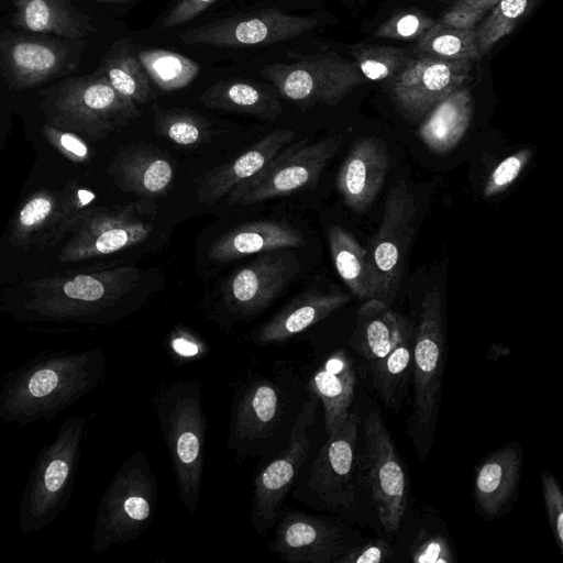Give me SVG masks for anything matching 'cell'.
<instances>
[{
    "label": "cell",
    "instance_id": "obj_1",
    "mask_svg": "<svg viewBox=\"0 0 563 563\" xmlns=\"http://www.w3.org/2000/svg\"><path fill=\"white\" fill-rule=\"evenodd\" d=\"M104 379L101 350L42 352L4 376L0 422L26 426L52 420Z\"/></svg>",
    "mask_w": 563,
    "mask_h": 563
},
{
    "label": "cell",
    "instance_id": "obj_2",
    "mask_svg": "<svg viewBox=\"0 0 563 563\" xmlns=\"http://www.w3.org/2000/svg\"><path fill=\"white\" fill-rule=\"evenodd\" d=\"M45 123L96 142L124 128L142 113L119 93L97 68L90 75L67 76L40 90Z\"/></svg>",
    "mask_w": 563,
    "mask_h": 563
},
{
    "label": "cell",
    "instance_id": "obj_3",
    "mask_svg": "<svg viewBox=\"0 0 563 563\" xmlns=\"http://www.w3.org/2000/svg\"><path fill=\"white\" fill-rule=\"evenodd\" d=\"M86 423V416L67 418L55 439L38 452L18 508V528L23 534L51 525L69 503Z\"/></svg>",
    "mask_w": 563,
    "mask_h": 563
},
{
    "label": "cell",
    "instance_id": "obj_4",
    "mask_svg": "<svg viewBox=\"0 0 563 563\" xmlns=\"http://www.w3.org/2000/svg\"><path fill=\"white\" fill-rule=\"evenodd\" d=\"M177 489L184 507L195 515L200 499L207 420L197 382H178L156 398Z\"/></svg>",
    "mask_w": 563,
    "mask_h": 563
},
{
    "label": "cell",
    "instance_id": "obj_5",
    "mask_svg": "<svg viewBox=\"0 0 563 563\" xmlns=\"http://www.w3.org/2000/svg\"><path fill=\"white\" fill-rule=\"evenodd\" d=\"M140 269L120 266L96 272L58 274L26 285L23 309L45 320H80L113 307L140 279Z\"/></svg>",
    "mask_w": 563,
    "mask_h": 563
},
{
    "label": "cell",
    "instance_id": "obj_6",
    "mask_svg": "<svg viewBox=\"0 0 563 563\" xmlns=\"http://www.w3.org/2000/svg\"><path fill=\"white\" fill-rule=\"evenodd\" d=\"M157 504L155 476L143 452L128 457L114 473L97 508L91 549L137 539L151 525Z\"/></svg>",
    "mask_w": 563,
    "mask_h": 563
},
{
    "label": "cell",
    "instance_id": "obj_7",
    "mask_svg": "<svg viewBox=\"0 0 563 563\" xmlns=\"http://www.w3.org/2000/svg\"><path fill=\"white\" fill-rule=\"evenodd\" d=\"M442 301L438 290L424 294L412 353L413 398L410 431L421 455L433 440L444 369Z\"/></svg>",
    "mask_w": 563,
    "mask_h": 563
},
{
    "label": "cell",
    "instance_id": "obj_8",
    "mask_svg": "<svg viewBox=\"0 0 563 563\" xmlns=\"http://www.w3.org/2000/svg\"><path fill=\"white\" fill-rule=\"evenodd\" d=\"M86 43L41 33L0 32V73L15 90L31 89L75 73Z\"/></svg>",
    "mask_w": 563,
    "mask_h": 563
},
{
    "label": "cell",
    "instance_id": "obj_9",
    "mask_svg": "<svg viewBox=\"0 0 563 563\" xmlns=\"http://www.w3.org/2000/svg\"><path fill=\"white\" fill-rule=\"evenodd\" d=\"M156 206L137 201L113 207H90L62 249L63 263L109 255L143 243L151 234Z\"/></svg>",
    "mask_w": 563,
    "mask_h": 563
},
{
    "label": "cell",
    "instance_id": "obj_10",
    "mask_svg": "<svg viewBox=\"0 0 563 563\" xmlns=\"http://www.w3.org/2000/svg\"><path fill=\"white\" fill-rule=\"evenodd\" d=\"M341 135L314 143H289L260 173L228 194L231 205L247 206L311 188L338 151Z\"/></svg>",
    "mask_w": 563,
    "mask_h": 563
},
{
    "label": "cell",
    "instance_id": "obj_11",
    "mask_svg": "<svg viewBox=\"0 0 563 563\" xmlns=\"http://www.w3.org/2000/svg\"><path fill=\"white\" fill-rule=\"evenodd\" d=\"M361 418L349 413L344 424L319 450L302 485L294 497L331 511L350 509L355 504L357 431Z\"/></svg>",
    "mask_w": 563,
    "mask_h": 563
},
{
    "label": "cell",
    "instance_id": "obj_12",
    "mask_svg": "<svg viewBox=\"0 0 563 563\" xmlns=\"http://www.w3.org/2000/svg\"><path fill=\"white\" fill-rule=\"evenodd\" d=\"M318 405V397L311 394L291 426L287 446L254 478L250 516L260 534H266L275 526L284 500L308 457Z\"/></svg>",
    "mask_w": 563,
    "mask_h": 563
},
{
    "label": "cell",
    "instance_id": "obj_13",
    "mask_svg": "<svg viewBox=\"0 0 563 563\" xmlns=\"http://www.w3.org/2000/svg\"><path fill=\"white\" fill-rule=\"evenodd\" d=\"M416 219L415 197L408 191L406 181L400 180L387 196L380 225L366 250L374 298L387 305L399 289Z\"/></svg>",
    "mask_w": 563,
    "mask_h": 563
},
{
    "label": "cell",
    "instance_id": "obj_14",
    "mask_svg": "<svg viewBox=\"0 0 563 563\" xmlns=\"http://www.w3.org/2000/svg\"><path fill=\"white\" fill-rule=\"evenodd\" d=\"M96 196L77 181L63 190L42 188L25 198L14 216L9 241L23 249L47 247L74 230Z\"/></svg>",
    "mask_w": 563,
    "mask_h": 563
},
{
    "label": "cell",
    "instance_id": "obj_15",
    "mask_svg": "<svg viewBox=\"0 0 563 563\" xmlns=\"http://www.w3.org/2000/svg\"><path fill=\"white\" fill-rule=\"evenodd\" d=\"M262 75L286 99L299 104H334L366 81L355 62L318 54L291 64H269Z\"/></svg>",
    "mask_w": 563,
    "mask_h": 563
},
{
    "label": "cell",
    "instance_id": "obj_16",
    "mask_svg": "<svg viewBox=\"0 0 563 563\" xmlns=\"http://www.w3.org/2000/svg\"><path fill=\"white\" fill-rule=\"evenodd\" d=\"M366 479L383 528L395 532L407 510L408 484L395 443L376 411L363 419Z\"/></svg>",
    "mask_w": 563,
    "mask_h": 563
},
{
    "label": "cell",
    "instance_id": "obj_17",
    "mask_svg": "<svg viewBox=\"0 0 563 563\" xmlns=\"http://www.w3.org/2000/svg\"><path fill=\"white\" fill-rule=\"evenodd\" d=\"M286 397L274 379L250 375L235 395L228 446L240 456L261 453L283 422Z\"/></svg>",
    "mask_w": 563,
    "mask_h": 563
},
{
    "label": "cell",
    "instance_id": "obj_18",
    "mask_svg": "<svg viewBox=\"0 0 563 563\" xmlns=\"http://www.w3.org/2000/svg\"><path fill=\"white\" fill-rule=\"evenodd\" d=\"M316 25L313 16L272 9L194 27L180 33L179 40L186 44L218 47L266 45L297 37Z\"/></svg>",
    "mask_w": 563,
    "mask_h": 563
},
{
    "label": "cell",
    "instance_id": "obj_19",
    "mask_svg": "<svg viewBox=\"0 0 563 563\" xmlns=\"http://www.w3.org/2000/svg\"><path fill=\"white\" fill-rule=\"evenodd\" d=\"M472 62L418 55L389 81L391 96L407 115L420 118L463 87L470 77Z\"/></svg>",
    "mask_w": 563,
    "mask_h": 563
},
{
    "label": "cell",
    "instance_id": "obj_20",
    "mask_svg": "<svg viewBox=\"0 0 563 563\" xmlns=\"http://www.w3.org/2000/svg\"><path fill=\"white\" fill-rule=\"evenodd\" d=\"M288 249L263 252L227 280L223 299L231 313L253 316L280 295L300 268L298 258Z\"/></svg>",
    "mask_w": 563,
    "mask_h": 563
},
{
    "label": "cell",
    "instance_id": "obj_21",
    "mask_svg": "<svg viewBox=\"0 0 563 563\" xmlns=\"http://www.w3.org/2000/svg\"><path fill=\"white\" fill-rule=\"evenodd\" d=\"M269 549L291 563H335L347 549L343 533L330 520L282 507Z\"/></svg>",
    "mask_w": 563,
    "mask_h": 563
},
{
    "label": "cell",
    "instance_id": "obj_22",
    "mask_svg": "<svg viewBox=\"0 0 563 563\" xmlns=\"http://www.w3.org/2000/svg\"><path fill=\"white\" fill-rule=\"evenodd\" d=\"M391 161L385 143L376 137L356 141L343 161L336 187L352 210L364 212L379 194Z\"/></svg>",
    "mask_w": 563,
    "mask_h": 563
},
{
    "label": "cell",
    "instance_id": "obj_23",
    "mask_svg": "<svg viewBox=\"0 0 563 563\" xmlns=\"http://www.w3.org/2000/svg\"><path fill=\"white\" fill-rule=\"evenodd\" d=\"M296 133L289 129H278L250 146L234 159L208 173L199 181L197 198L201 203L213 205L234 187L250 179L262 169L289 143Z\"/></svg>",
    "mask_w": 563,
    "mask_h": 563
},
{
    "label": "cell",
    "instance_id": "obj_24",
    "mask_svg": "<svg viewBox=\"0 0 563 563\" xmlns=\"http://www.w3.org/2000/svg\"><path fill=\"white\" fill-rule=\"evenodd\" d=\"M350 300L351 296L344 292L309 290L263 323L253 333L252 340L260 345L284 343L325 319Z\"/></svg>",
    "mask_w": 563,
    "mask_h": 563
},
{
    "label": "cell",
    "instance_id": "obj_25",
    "mask_svg": "<svg viewBox=\"0 0 563 563\" xmlns=\"http://www.w3.org/2000/svg\"><path fill=\"white\" fill-rule=\"evenodd\" d=\"M355 384L353 361L343 349L329 354L309 379L308 389L323 406L328 435L336 432L346 421L354 399Z\"/></svg>",
    "mask_w": 563,
    "mask_h": 563
},
{
    "label": "cell",
    "instance_id": "obj_26",
    "mask_svg": "<svg viewBox=\"0 0 563 563\" xmlns=\"http://www.w3.org/2000/svg\"><path fill=\"white\" fill-rule=\"evenodd\" d=\"M302 233L280 221H252L242 223L217 239L209 249V258L229 262L255 253L280 247H300Z\"/></svg>",
    "mask_w": 563,
    "mask_h": 563
},
{
    "label": "cell",
    "instance_id": "obj_27",
    "mask_svg": "<svg viewBox=\"0 0 563 563\" xmlns=\"http://www.w3.org/2000/svg\"><path fill=\"white\" fill-rule=\"evenodd\" d=\"M12 23L26 32L82 38L96 29L90 18L70 0H9Z\"/></svg>",
    "mask_w": 563,
    "mask_h": 563
},
{
    "label": "cell",
    "instance_id": "obj_28",
    "mask_svg": "<svg viewBox=\"0 0 563 563\" xmlns=\"http://www.w3.org/2000/svg\"><path fill=\"white\" fill-rule=\"evenodd\" d=\"M111 170L120 188L145 197L166 194L175 175L172 162L163 153L141 146L120 153Z\"/></svg>",
    "mask_w": 563,
    "mask_h": 563
},
{
    "label": "cell",
    "instance_id": "obj_29",
    "mask_svg": "<svg viewBox=\"0 0 563 563\" xmlns=\"http://www.w3.org/2000/svg\"><path fill=\"white\" fill-rule=\"evenodd\" d=\"M409 327L408 321L393 311L389 305L375 298L367 299L357 311L349 343L356 353L372 362L385 356Z\"/></svg>",
    "mask_w": 563,
    "mask_h": 563
},
{
    "label": "cell",
    "instance_id": "obj_30",
    "mask_svg": "<svg viewBox=\"0 0 563 563\" xmlns=\"http://www.w3.org/2000/svg\"><path fill=\"white\" fill-rule=\"evenodd\" d=\"M522 457L515 444L500 448L477 468L474 496L481 510L495 516L509 503L521 475Z\"/></svg>",
    "mask_w": 563,
    "mask_h": 563
},
{
    "label": "cell",
    "instance_id": "obj_31",
    "mask_svg": "<svg viewBox=\"0 0 563 563\" xmlns=\"http://www.w3.org/2000/svg\"><path fill=\"white\" fill-rule=\"evenodd\" d=\"M473 113L472 96L467 88H460L428 112L419 128V136L437 155L453 150L465 135Z\"/></svg>",
    "mask_w": 563,
    "mask_h": 563
},
{
    "label": "cell",
    "instance_id": "obj_32",
    "mask_svg": "<svg viewBox=\"0 0 563 563\" xmlns=\"http://www.w3.org/2000/svg\"><path fill=\"white\" fill-rule=\"evenodd\" d=\"M200 102L212 109L276 120L283 112L276 92L265 85L243 79L221 80L207 88Z\"/></svg>",
    "mask_w": 563,
    "mask_h": 563
},
{
    "label": "cell",
    "instance_id": "obj_33",
    "mask_svg": "<svg viewBox=\"0 0 563 563\" xmlns=\"http://www.w3.org/2000/svg\"><path fill=\"white\" fill-rule=\"evenodd\" d=\"M328 242L335 269L352 295L362 300L374 298V283L366 249L336 224L329 227Z\"/></svg>",
    "mask_w": 563,
    "mask_h": 563
},
{
    "label": "cell",
    "instance_id": "obj_34",
    "mask_svg": "<svg viewBox=\"0 0 563 563\" xmlns=\"http://www.w3.org/2000/svg\"><path fill=\"white\" fill-rule=\"evenodd\" d=\"M415 334L411 325L399 342L383 357L369 362L372 383L387 407L400 406L412 374Z\"/></svg>",
    "mask_w": 563,
    "mask_h": 563
},
{
    "label": "cell",
    "instance_id": "obj_35",
    "mask_svg": "<svg viewBox=\"0 0 563 563\" xmlns=\"http://www.w3.org/2000/svg\"><path fill=\"white\" fill-rule=\"evenodd\" d=\"M112 87L134 103H145L153 98L148 76L128 40L113 43L98 67Z\"/></svg>",
    "mask_w": 563,
    "mask_h": 563
},
{
    "label": "cell",
    "instance_id": "obj_36",
    "mask_svg": "<svg viewBox=\"0 0 563 563\" xmlns=\"http://www.w3.org/2000/svg\"><path fill=\"white\" fill-rule=\"evenodd\" d=\"M147 76L163 91H175L188 86L199 74L195 60L173 51L152 48L136 52Z\"/></svg>",
    "mask_w": 563,
    "mask_h": 563
},
{
    "label": "cell",
    "instance_id": "obj_37",
    "mask_svg": "<svg viewBox=\"0 0 563 563\" xmlns=\"http://www.w3.org/2000/svg\"><path fill=\"white\" fill-rule=\"evenodd\" d=\"M418 55L443 59H477L476 29H457L435 22L417 42Z\"/></svg>",
    "mask_w": 563,
    "mask_h": 563
},
{
    "label": "cell",
    "instance_id": "obj_38",
    "mask_svg": "<svg viewBox=\"0 0 563 563\" xmlns=\"http://www.w3.org/2000/svg\"><path fill=\"white\" fill-rule=\"evenodd\" d=\"M154 131L179 146H194L208 141L212 125L205 117L188 109L158 110Z\"/></svg>",
    "mask_w": 563,
    "mask_h": 563
},
{
    "label": "cell",
    "instance_id": "obj_39",
    "mask_svg": "<svg viewBox=\"0 0 563 563\" xmlns=\"http://www.w3.org/2000/svg\"><path fill=\"white\" fill-rule=\"evenodd\" d=\"M539 0H500L476 29L479 56L488 53L528 15Z\"/></svg>",
    "mask_w": 563,
    "mask_h": 563
},
{
    "label": "cell",
    "instance_id": "obj_40",
    "mask_svg": "<svg viewBox=\"0 0 563 563\" xmlns=\"http://www.w3.org/2000/svg\"><path fill=\"white\" fill-rule=\"evenodd\" d=\"M352 54L363 77L372 81L393 80L411 59L406 51L390 46L357 44Z\"/></svg>",
    "mask_w": 563,
    "mask_h": 563
},
{
    "label": "cell",
    "instance_id": "obj_41",
    "mask_svg": "<svg viewBox=\"0 0 563 563\" xmlns=\"http://www.w3.org/2000/svg\"><path fill=\"white\" fill-rule=\"evenodd\" d=\"M435 22L419 11L402 12L382 23L374 35L395 40H419Z\"/></svg>",
    "mask_w": 563,
    "mask_h": 563
},
{
    "label": "cell",
    "instance_id": "obj_42",
    "mask_svg": "<svg viewBox=\"0 0 563 563\" xmlns=\"http://www.w3.org/2000/svg\"><path fill=\"white\" fill-rule=\"evenodd\" d=\"M531 156V148L525 147L503 159L489 174L484 197L490 198L506 191L527 167Z\"/></svg>",
    "mask_w": 563,
    "mask_h": 563
},
{
    "label": "cell",
    "instance_id": "obj_43",
    "mask_svg": "<svg viewBox=\"0 0 563 563\" xmlns=\"http://www.w3.org/2000/svg\"><path fill=\"white\" fill-rule=\"evenodd\" d=\"M541 482L548 520L554 541L563 553V494L556 478L549 471H542Z\"/></svg>",
    "mask_w": 563,
    "mask_h": 563
},
{
    "label": "cell",
    "instance_id": "obj_44",
    "mask_svg": "<svg viewBox=\"0 0 563 563\" xmlns=\"http://www.w3.org/2000/svg\"><path fill=\"white\" fill-rule=\"evenodd\" d=\"M415 563H452L455 561L449 541L439 533L421 530L410 549Z\"/></svg>",
    "mask_w": 563,
    "mask_h": 563
},
{
    "label": "cell",
    "instance_id": "obj_45",
    "mask_svg": "<svg viewBox=\"0 0 563 563\" xmlns=\"http://www.w3.org/2000/svg\"><path fill=\"white\" fill-rule=\"evenodd\" d=\"M42 133L69 161L76 164H84L90 159V148L80 135L47 123L42 125Z\"/></svg>",
    "mask_w": 563,
    "mask_h": 563
},
{
    "label": "cell",
    "instance_id": "obj_46",
    "mask_svg": "<svg viewBox=\"0 0 563 563\" xmlns=\"http://www.w3.org/2000/svg\"><path fill=\"white\" fill-rule=\"evenodd\" d=\"M390 545L384 540H373L358 547L347 548L335 563H382L391 559Z\"/></svg>",
    "mask_w": 563,
    "mask_h": 563
},
{
    "label": "cell",
    "instance_id": "obj_47",
    "mask_svg": "<svg viewBox=\"0 0 563 563\" xmlns=\"http://www.w3.org/2000/svg\"><path fill=\"white\" fill-rule=\"evenodd\" d=\"M216 1L217 0H179L165 16L162 26L168 29L189 22Z\"/></svg>",
    "mask_w": 563,
    "mask_h": 563
},
{
    "label": "cell",
    "instance_id": "obj_48",
    "mask_svg": "<svg viewBox=\"0 0 563 563\" xmlns=\"http://www.w3.org/2000/svg\"><path fill=\"white\" fill-rule=\"evenodd\" d=\"M485 13L468 9L451 8L444 13L441 22L457 29H475V25L483 20Z\"/></svg>",
    "mask_w": 563,
    "mask_h": 563
},
{
    "label": "cell",
    "instance_id": "obj_49",
    "mask_svg": "<svg viewBox=\"0 0 563 563\" xmlns=\"http://www.w3.org/2000/svg\"><path fill=\"white\" fill-rule=\"evenodd\" d=\"M170 345L180 356H195L203 346L196 336L183 328L175 330Z\"/></svg>",
    "mask_w": 563,
    "mask_h": 563
},
{
    "label": "cell",
    "instance_id": "obj_50",
    "mask_svg": "<svg viewBox=\"0 0 563 563\" xmlns=\"http://www.w3.org/2000/svg\"><path fill=\"white\" fill-rule=\"evenodd\" d=\"M500 0H455L452 8L468 9L473 11H479L486 14Z\"/></svg>",
    "mask_w": 563,
    "mask_h": 563
},
{
    "label": "cell",
    "instance_id": "obj_51",
    "mask_svg": "<svg viewBox=\"0 0 563 563\" xmlns=\"http://www.w3.org/2000/svg\"><path fill=\"white\" fill-rule=\"evenodd\" d=\"M98 1L130 2V1H133V0H98Z\"/></svg>",
    "mask_w": 563,
    "mask_h": 563
}]
</instances>
